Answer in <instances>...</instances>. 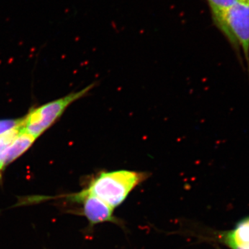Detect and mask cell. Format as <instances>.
Masks as SVG:
<instances>
[{"label": "cell", "instance_id": "obj_7", "mask_svg": "<svg viewBox=\"0 0 249 249\" xmlns=\"http://www.w3.org/2000/svg\"><path fill=\"white\" fill-rule=\"evenodd\" d=\"M21 131L22 128L20 124L3 135L0 136V173L4 168V158L6 150L18 134L20 133Z\"/></svg>", "mask_w": 249, "mask_h": 249}, {"label": "cell", "instance_id": "obj_4", "mask_svg": "<svg viewBox=\"0 0 249 249\" xmlns=\"http://www.w3.org/2000/svg\"><path fill=\"white\" fill-rule=\"evenodd\" d=\"M71 200L83 204V214L92 225L106 222H116L113 215L114 209L96 196H80L77 193L72 196Z\"/></svg>", "mask_w": 249, "mask_h": 249}, {"label": "cell", "instance_id": "obj_5", "mask_svg": "<svg viewBox=\"0 0 249 249\" xmlns=\"http://www.w3.org/2000/svg\"><path fill=\"white\" fill-rule=\"evenodd\" d=\"M219 238L230 249H249V217L240 221L232 230L222 232Z\"/></svg>", "mask_w": 249, "mask_h": 249}, {"label": "cell", "instance_id": "obj_9", "mask_svg": "<svg viewBox=\"0 0 249 249\" xmlns=\"http://www.w3.org/2000/svg\"><path fill=\"white\" fill-rule=\"evenodd\" d=\"M22 119H18V120H0V136L6 133L9 131L11 130L20 125L22 124Z\"/></svg>", "mask_w": 249, "mask_h": 249}, {"label": "cell", "instance_id": "obj_6", "mask_svg": "<svg viewBox=\"0 0 249 249\" xmlns=\"http://www.w3.org/2000/svg\"><path fill=\"white\" fill-rule=\"evenodd\" d=\"M36 139L30 134L21 131L20 133L18 134L6 150L4 158V167L22 155L30 147Z\"/></svg>", "mask_w": 249, "mask_h": 249}, {"label": "cell", "instance_id": "obj_3", "mask_svg": "<svg viewBox=\"0 0 249 249\" xmlns=\"http://www.w3.org/2000/svg\"><path fill=\"white\" fill-rule=\"evenodd\" d=\"M93 85H89L79 91L70 93L30 111L27 117L22 119V130L37 138L55 122L70 104L84 96Z\"/></svg>", "mask_w": 249, "mask_h": 249}, {"label": "cell", "instance_id": "obj_8", "mask_svg": "<svg viewBox=\"0 0 249 249\" xmlns=\"http://www.w3.org/2000/svg\"><path fill=\"white\" fill-rule=\"evenodd\" d=\"M237 1L238 0H207L213 22L220 19L225 11Z\"/></svg>", "mask_w": 249, "mask_h": 249}, {"label": "cell", "instance_id": "obj_2", "mask_svg": "<svg viewBox=\"0 0 249 249\" xmlns=\"http://www.w3.org/2000/svg\"><path fill=\"white\" fill-rule=\"evenodd\" d=\"M214 25L231 45L241 62L242 48L249 76V0H238L225 11Z\"/></svg>", "mask_w": 249, "mask_h": 249}, {"label": "cell", "instance_id": "obj_1", "mask_svg": "<svg viewBox=\"0 0 249 249\" xmlns=\"http://www.w3.org/2000/svg\"><path fill=\"white\" fill-rule=\"evenodd\" d=\"M148 177V173L132 170L103 172L91 180L86 189L78 194L96 196L114 209L120 206L129 193Z\"/></svg>", "mask_w": 249, "mask_h": 249}]
</instances>
